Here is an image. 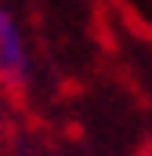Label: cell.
Returning a JSON list of instances; mask_svg holds the SVG:
<instances>
[{
    "label": "cell",
    "instance_id": "6da1fadb",
    "mask_svg": "<svg viewBox=\"0 0 152 156\" xmlns=\"http://www.w3.org/2000/svg\"><path fill=\"white\" fill-rule=\"evenodd\" d=\"M0 80L22 87L29 80V55H26V40L15 22V15L7 7H0Z\"/></svg>",
    "mask_w": 152,
    "mask_h": 156
}]
</instances>
